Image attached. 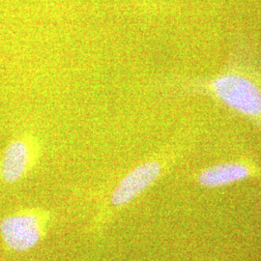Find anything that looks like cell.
Returning <instances> with one entry per match:
<instances>
[{"instance_id": "4", "label": "cell", "mask_w": 261, "mask_h": 261, "mask_svg": "<svg viewBox=\"0 0 261 261\" xmlns=\"http://www.w3.org/2000/svg\"><path fill=\"white\" fill-rule=\"evenodd\" d=\"M251 168L241 162H225L204 168L197 176L200 186L209 189L229 186L252 176Z\"/></svg>"}, {"instance_id": "3", "label": "cell", "mask_w": 261, "mask_h": 261, "mask_svg": "<svg viewBox=\"0 0 261 261\" xmlns=\"http://www.w3.org/2000/svg\"><path fill=\"white\" fill-rule=\"evenodd\" d=\"M158 162L149 161L134 168L122 179L112 195L113 205L122 206L132 201L153 184L161 173Z\"/></svg>"}, {"instance_id": "5", "label": "cell", "mask_w": 261, "mask_h": 261, "mask_svg": "<svg viewBox=\"0 0 261 261\" xmlns=\"http://www.w3.org/2000/svg\"><path fill=\"white\" fill-rule=\"evenodd\" d=\"M29 162V151L23 141L11 142L4 151L0 163V173L7 183H14L23 175Z\"/></svg>"}, {"instance_id": "2", "label": "cell", "mask_w": 261, "mask_h": 261, "mask_svg": "<svg viewBox=\"0 0 261 261\" xmlns=\"http://www.w3.org/2000/svg\"><path fill=\"white\" fill-rule=\"evenodd\" d=\"M0 233L10 249L24 252L37 245L41 238V226L35 215L19 213L2 219Z\"/></svg>"}, {"instance_id": "1", "label": "cell", "mask_w": 261, "mask_h": 261, "mask_svg": "<svg viewBox=\"0 0 261 261\" xmlns=\"http://www.w3.org/2000/svg\"><path fill=\"white\" fill-rule=\"evenodd\" d=\"M185 89L214 99L261 133V58L252 47L237 45L220 72L190 80Z\"/></svg>"}]
</instances>
